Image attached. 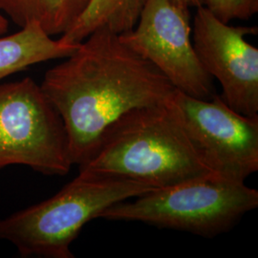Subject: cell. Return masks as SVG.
<instances>
[{
	"mask_svg": "<svg viewBox=\"0 0 258 258\" xmlns=\"http://www.w3.org/2000/svg\"><path fill=\"white\" fill-rule=\"evenodd\" d=\"M205 6L225 23L232 20H246L258 12V0H202Z\"/></svg>",
	"mask_w": 258,
	"mask_h": 258,
	"instance_id": "12",
	"label": "cell"
},
{
	"mask_svg": "<svg viewBox=\"0 0 258 258\" xmlns=\"http://www.w3.org/2000/svg\"><path fill=\"white\" fill-rule=\"evenodd\" d=\"M91 0H0V13L16 25L36 22L49 36H62L83 15Z\"/></svg>",
	"mask_w": 258,
	"mask_h": 258,
	"instance_id": "10",
	"label": "cell"
},
{
	"mask_svg": "<svg viewBox=\"0 0 258 258\" xmlns=\"http://www.w3.org/2000/svg\"><path fill=\"white\" fill-rule=\"evenodd\" d=\"M80 170L157 188L216 174L194 148L168 100L134 108L115 120Z\"/></svg>",
	"mask_w": 258,
	"mask_h": 258,
	"instance_id": "2",
	"label": "cell"
},
{
	"mask_svg": "<svg viewBox=\"0 0 258 258\" xmlns=\"http://www.w3.org/2000/svg\"><path fill=\"white\" fill-rule=\"evenodd\" d=\"M8 29H9V21L6 19V17H4L2 13H0V36L4 35Z\"/></svg>",
	"mask_w": 258,
	"mask_h": 258,
	"instance_id": "14",
	"label": "cell"
},
{
	"mask_svg": "<svg viewBox=\"0 0 258 258\" xmlns=\"http://www.w3.org/2000/svg\"><path fill=\"white\" fill-rule=\"evenodd\" d=\"M159 189L131 179L79 175L57 194L0 220V240L22 257L73 258L71 244L83 227L114 204Z\"/></svg>",
	"mask_w": 258,
	"mask_h": 258,
	"instance_id": "3",
	"label": "cell"
},
{
	"mask_svg": "<svg viewBox=\"0 0 258 258\" xmlns=\"http://www.w3.org/2000/svg\"><path fill=\"white\" fill-rule=\"evenodd\" d=\"M79 44L55 40L36 22L7 37L0 36V82L32 65L72 55Z\"/></svg>",
	"mask_w": 258,
	"mask_h": 258,
	"instance_id": "9",
	"label": "cell"
},
{
	"mask_svg": "<svg viewBox=\"0 0 258 258\" xmlns=\"http://www.w3.org/2000/svg\"><path fill=\"white\" fill-rule=\"evenodd\" d=\"M257 28L232 26L205 6L196 8L191 39L206 72L222 87L221 96L233 110L258 115V49L245 38Z\"/></svg>",
	"mask_w": 258,
	"mask_h": 258,
	"instance_id": "8",
	"label": "cell"
},
{
	"mask_svg": "<svg viewBox=\"0 0 258 258\" xmlns=\"http://www.w3.org/2000/svg\"><path fill=\"white\" fill-rule=\"evenodd\" d=\"M257 206L256 189L214 174L114 204L100 218L141 222L213 238L232 230Z\"/></svg>",
	"mask_w": 258,
	"mask_h": 258,
	"instance_id": "4",
	"label": "cell"
},
{
	"mask_svg": "<svg viewBox=\"0 0 258 258\" xmlns=\"http://www.w3.org/2000/svg\"><path fill=\"white\" fill-rule=\"evenodd\" d=\"M120 37L177 90L200 100H211L215 94L212 78L194 50L189 11L172 0H147L136 25Z\"/></svg>",
	"mask_w": 258,
	"mask_h": 258,
	"instance_id": "7",
	"label": "cell"
},
{
	"mask_svg": "<svg viewBox=\"0 0 258 258\" xmlns=\"http://www.w3.org/2000/svg\"><path fill=\"white\" fill-rule=\"evenodd\" d=\"M13 165L48 176L73 166L64 122L32 78L0 84V170Z\"/></svg>",
	"mask_w": 258,
	"mask_h": 258,
	"instance_id": "5",
	"label": "cell"
},
{
	"mask_svg": "<svg viewBox=\"0 0 258 258\" xmlns=\"http://www.w3.org/2000/svg\"><path fill=\"white\" fill-rule=\"evenodd\" d=\"M147 0H91L83 16L60 39L68 44H80L94 31L106 28L123 34L138 22Z\"/></svg>",
	"mask_w": 258,
	"mask_h": 258,
	"instance_id": "11",
	"label": "cell"
},
{
	"mask_svg": "<svg viewBox=\"0 0 258 258\" xmlns=\"http://www.w3.org/2000/svg\"><path fill=\"white\" fill-rule=\"evenodd\" d=\"M168 102L192 146L217 175L245 182L258 170V115L233 110L214 94L200 100L175 89Z\"/></svg>",
	"mask_w": 258,
	"mask_h": 258,
	"instance_id": "6",
	"label": "cell"
},
{
	"mask_svg": "<svg viewBox=\"0 0 258 258\" xmlns=\"http://www.w3.org/2000/svg\"><path fill=\"white\" fill-rule=\"evenodd\" d=\"M177 6L184 11H189V8H197L202 6V0H172Z\"/></svg>",
	"mask_w": 258,
	"mask_h": 258,
	"instance_id": "13",
	"label": "cell"
},
{
	"mask_svg": "<svg viewBox=\"0 0 258 258\" xmlns=\"http://www.w3.org/2000/svg\"><path fill=\"white\" fill-rule=\"evenodd\" d=\"M64 122L73 165L82 166L115 120L166 102L175 88L154 65L106 28L94 31L40 84Z\"/></svg>",
	"mask_w": 258,
	"mask_h": 258,
	"instance_id": "1",
	"label": "cell"
}]
</instances>
